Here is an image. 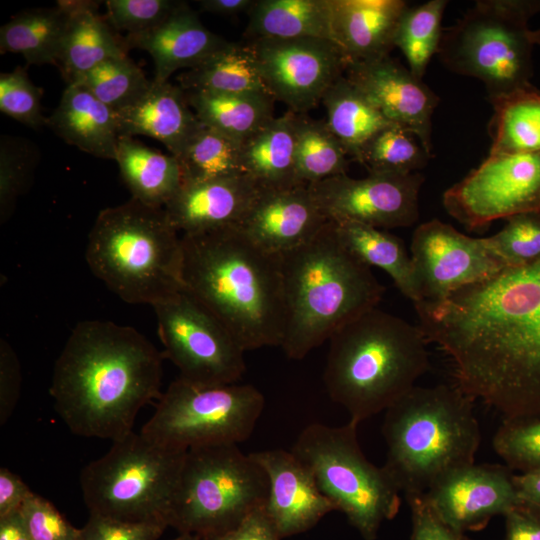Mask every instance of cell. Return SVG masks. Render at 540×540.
Masks as SVG:
<instances>
[{
    "label": "cell",
    "instance_id": "obj_1",
    "mask_svg": "<svg viewBox=\"0 0 540 540\" xmlns=\"http://www.w3.org/2000/svg\"><path fill=\"white\" fill-rule=\"evenodd\" d=\"M414 307L424 337L449 356L463 392L503 419L540 417V262Z\"/></svg>",
    "mask_w": 540,
    "mask_h": 540
},
{
    "label": "cell",
    "instance_id": "obj_2",
    "mask_svg": "<svg viewBox=\"0 0 540 540\" xmlns=\"http://www.w3.org/2000/svg\"><path fill=\"white\" fill-rule=\"evenodd\" d=\"M163 359L133 327L82 321L54 365V408L76 435L119 440L133 431L140 409L161 397Z\"/></svg>",
    "mask_w": 540,
    "mask_h": 540
},
{
    "label": "cell",
    "instance_id": "obj_3",
    "mask_svg": "<svg viewBox=\"0 0 540 540\" xmlns=\"http://www.w3.org/2000/svg\"><path fill=\"white\" fill-rule=\"evenodd\" d=\"M184 287L233 334L245 351L281 346L285 304L281 257L239 227L182 234Z\"/></svg>",
    "mask_w": 540,
    "mask_h": 540
},
{
    "label": "cell",
    "instance_id": "obj_4",
    "mask_svg": "<svg viewBox=\"0 0 540 540\" xmlns=\"http://www.w3.org/2000/svg\"><path fill=\"white\" fill-rule=\"evenodd\" d=\"M285 322L281 348L301 360L342 326L376 308L385 292L369 266L339 240L332 221L280 256Z\"/></svg>",
    "mask_w": 540,
    "mask_h": 540
},
{
    "label": "cell",
    "instance_id": "obj_5",
    "mask_svg": "<svg viewBox=\"0 0 540 540\" xmlns=\"http://www.w3.org/2000/svg\"><path fill=\"white\" fill-rule=\"evenodd\" d=\"M328 341L327 393L358 424L385 411L429 369L428 342L419 326L377 307Z\"/></svg>",
    "mask_w": 540,
    "mask_h": 540
},
{
    "label": "cell",
    "instance_id": "obj_6",
    "mask_svg": "<svg viewBox=\"0 0 540 540\" xmlns=\"http://www.w3.org/2000/svg\"><path fill=\"white\" fill-rule=\"evenodd\" d=\"M384 412L383 467L405 498L422 495L449 472L475 463L481 431L474 399L456 384L415 385Z\"/></svg>",
    "mask_w": 540,
    "mask_h": 540
},
{
    "label": "cell",
    "instance_id": "obj_7",
    "mask_svg": "<svg viewBox=\"0 0 540 540\" xmlns=\"http://www.w3.org/2000/svg\"><path fill=\"white\" fill-rule=\"evenodd\" d=\"M85 258L92 273L127 303L154 306L184 287L181 234L164 208L134 198L99 212Z\"/></svg>",
    "mask_w": 540,
    "mask_h": 540
},
{
    "label": "cell",
    "instance_id": "obj_8",
    "mask_svg": "<svg viewBox=\"0 0 540 540\" xmlns=\"http://www.w3.org/2000/svg\"><path fill=\"white\" fill-rule=\"evenodd\" d=\"M540 0H479L443 29L437 55L450 71L479 79L489 101L532 87L528 22Z\"/></svg>",
    "mask_w": 540,
    "mask_h": 540
},
{
    "label": "cell",
    "instance_id": "obj_9",
    "mask_svg": "<svg viewBox=\"0 0 540 540\" xmlns=\"http://www.w3.org/2000/svg\"><path fill=\"white\" fill-rule=\"evenodd\" d=\"M186 452L133 431L113 441L104 456L81 472L80 485L89 513L170 526Z\"/></svg>",
    "mask_w": 540,
    "mask_h": 540
},
{
    "label": "cell",
    "instance_id": "obj_10",
    "mask_svg": "<svg viewBox=\"0 0 540 540\" xmlns=\"http://www.w3.org/2000/svg\"><path fill=\"white\" fill-rule=\"evenodd\" d=\"M358 423L308 424L291 452L310 470L320 491L345 514L365 540H375L384 522L401 506V491L384 469L370 462L360 447Z\"/></svg>",
    "mask_w": 540,
    "mask_h": 540
},
{
    "label": "cell",
    "instance_id": "obj_11",
    "mask_svg": "<svg viewBox=\"0 0 540 540\" xmlns=\"http://www.w3.org/2000/svg\"><path fill=\"white\" fill-rule=\"evenodd\" d=\"M268 489L263 468L237 444L191 448L182 464L170 526L202 538L224 532L264 506Z\"/></svg>",
    "mask_w": 540,
    "mask_h": 540
},
{
    "label": "cell",
    "instance_id": "obj_12",
    "mask_svg": "<svg viewBox=\"0 0 540 540\" xmlns=\"http://www.w3.org/2000/svg\"><path fill=\"white\" fill-rule=\"evenodd\" d=\"M264 404L261 391L250 384L198 385L177 378L162 393L140 433L185 451L238 444L252 434Z\"/></svg>",
    "mask_w": 540,
    "mask_h": 540
},
{
    "label": "cell",
    "instance_id": "obj_13",
    "mask_svg": "<svg viewBox=\"0 0 540 540\" xmlns=\"http://www.w3.org/2000/svg\"><path fill=\"white\" fill-rule=\"evenodd\" d=\"M163 356L180 379L198 385L238 383L245 350L228 328L185 287L152 306Z\"/></svg>",
    "mask_w": 540,
    "mask_h": 540
},
{
    "label": "cell",
    "instance_id": "obj_14",
    "mask_svg": "<svg viewBox=\"0 0 540 540\" xmlns=\"http://www.w3.org/2000/svg\"><path fill=\"white\" fill-rule=\"evenodd\" d=\"M447 213L473 232L540 211V151L489 156L442 196Z\"/></svg>",
    "mask_w": 540,
    "mask_h": 540
},
{
    "label": "cell",
    "instance_id": "obj_15",
    "mask_svg": "<svg viewBox=\"0 0 540 540\" xmlns=\"http://www.w3.org/2000/svg\"><path fill=\"white\" fill-rule=\"evenodd\" d=\"M272 97L296 114L313 109L349 65L332 41L319 38H262L250 43Z\"/></svg>",
    "mask_w": 540,
    "mask_h": 540
},
{
    "label": "cell",
    "instance_id": "obj_16",
    "mask_svg": "<svg viewBox=\"0 0 540 540\" xmlns=\"http://www.w3.org/2000/svg\"><path fill=\"white\" fill-rule=\"evenodd\" d=\"M410 256L420 303L440 302L455 291L488 280L508 268L490 248L486 237H470L438 219L415 229Z\"/></svg>",
    "mask_w": 540,
    "mask_h": 540
},
{
    "label": "cell",
    "instance_id": "obj_17",
    "mask_svg": "<svg viewBox=\"0 0 540 540\" xmlns=\"http://www.w3.org/2000/svg\"><path fill=\"white\" fill-rule=\"evenodd\" d=\"M422 174H368L364 178L330 177L308 187L324 216L379 229L409 227L419 219Z\"/></svg>",
    "mask_w": 540,
    "mask_h": 540
},
{
    "label": "cell",
    "instance_id": "obj_18",
    "mask_svg": "<svg viewBox=\"0 0 540 540\" xmlns=\"http://www.w3.org/2000/svg\"><path fill=\"white\" fill-rule=\"evenodd\" d=\"M512 470L499 464H470L436 481L423 499L437 517L465 533L479 531L518 505Z\"/></svg>",
    "mask_w": 540,
    "mask_h": 540
},
{
    "label": "cell",
    "instance_id": "obj_19",
    "mask_svg": "<svg viewBox=\"0 0 540 540\" xmlns=\"http://www.w3.org/2000/svg\"><path fill=\"white\" fill-rule=\"evenodd\" d=\"M346 78L391 123L413 132L432 156V116L439 97L390 56L348 65Z\"/></svg>",
    "mask_w": 540,
    "mask_h": 540
},
{
    "label": "cell",
    "instance_id": "obj_20",
    "mask_svg": "<svg viewBox=\"0 0 540 540\" xmlns=\"http://www.w3.org/2000/svg\"><path fill=\"white\" fill-rule=\"evenodd\" d=\"M250 455L267 475L265 511L281 539L311 529L329 512L336 511L310 470L291 450L271 449Z\"/></svg>",
    "mask_w": 540,
    "mask_h": 540
},
{
    "label": "cell",
    "instance_id": "obj_21",
    "mask_svg": "<svg viewBox=\"0 0 540 540\" xmlns=\"http://www.w3.org/2000/svg\"><path fill=\"white\" fill-rule=\"evenodd\" d=\"M308 185L263 191L240 230L264 251L282 256L311 240L328 223Z\"/></svg>",
    "mask_w": 540,
    "mask_h": 540
},
{
    "label": "cell",
    "instance_id": "obj_22",
    "mask_svg": "<svg viewBox=\"0 0 540 540\" xmlns=\"http://www.w3.org/2000/svg\"><path fill=\"white\" fill-rule=\"evenodd\" d=\"M263 191L248 175L186 183L164 209L181 235L239 227Z\"/></svg>",
    "mask_w": 540,
    "mask_h": 540
},
{
    "label": "cell",
    "instance_id": "obj_23",
    "mask_svg": "<svg viewBox=\"0 0 540 540\" xmlns=\"http://www.w3.org/2000/svg\"><path fill=\"white\" fill-rule=\"evenodd\" d=\"M128 50L138 48L153 58V80L169 81L178 69L194 68L212 54L226 46L229 41L208 30L198 14L186 2L157 27L124 38Z\"/></svg>",
    "mask_w": 540,
    "mask_h": 540
},
{
    "label": "cell",
    "instance_id": "obj_24",
    "mask_svg": "<svg viewBox=\"0 0 540 540\" xmlns=\"http://www.w3.org/2000/svg\"><path fill=\"white\" fill-rule=\"evenodd\" d=\"M115 114L119 135L152 137L176 158L201 126L186 92L169 81L151 80L135 102Z\"/></svg>",
    "mask_w": 540,
    "mask_h": 540
},
{
    "label": "cell",
    "instance_id": "obj_25",
    "mask_svg": "<svg viewBox=\"0 0 540 540\" xmlns=\"http://www.w3.org/2000/svg\"><path fill=\"white\" fill-rule=\"evenodd\" d=\"M336 45L349 64L389 56L404 0H330Z\"/></svg>",
    "mask_w": 540,
    "mask_h": 540
},
{
    "label": "cell",
    "instance_id": "obj_26",
    "mask_svg": "<svg viewBox=\"0 0 540 540\" xmlns=\"http://www.w3.org/2000/svg\"><path fill=\"white\" fill-rule=\"evenodd\" d=\"M47 125L66 143L98 158H115L119 130L115 111L84 87L67 84Z\"/></svg>",
    "mask_w": 540,
    "mask_h": 540
},
{
    "label": "cell",
    "instance_id": "obj_27",
    "mask_svg": "<svg viewBox=\"0 0 540 540\" xmlns=\"http://www.w3.org/2000/svg\"><path fill=\"white\" fill-rule=\"evenodd\" d=\"M69 13L58 68L67 84L98 64L127 56L124 38L118 37L96 1L61 0Z\"/></svg>",
    "mask_w": 540,
    "mask_h": 540
},
{
    "label": "cell",
    "instance_id": "obj_28",
    "mask_svg": "<svg viewBox=\"0 0 540 540\" xmlns=\"http://www.w3.org/2000/svg\"><path fill=\"white\" fill-rule=\"evenodd\" d=\"M297 119L288 110L242 144L245 174L265 191L303 185L296 173Z\"/></svg>",
    "mask_w": 540,
    "mask_h": 540
},
{
    "label": "cell",
    "instance_id": "obj_29",
    "mask_svg": "<svg viewBox=\"0 0 540 540\" xmlns=\"http://www.w3.org/2000/svg\"><path fill=\"white\" fill-rule=\"evenodd\" d=\"M114 160L131 198L146 205L164 208L182 186L179 160L133 137L119 135Z\"/></svg>",
    "mask_w": 540,
    "mask_h": 540
},
{
    "label": "cell",
    "instance_id": "obj_30",
    "mask_svg": "<svg viewBox=\"0 0 540 540\" xmlns=\"http://www.w3.org/2000/svg\"><path fill=\"white\" fill-rule=\"evenodd\" d=\"M247 15L252 40L309 37L335 43L330 0H255Z\"/></svg>",
    "mask_w": 540,
    "mask_h": 540
},
{
    "label": "cell",
    "instance_id": "obj_31",
    "mask_svg": "<svg viewBox=\"0 0 540 540\" xmlns=\"http://www.w3.org/2000/svg\"><path fill=\"white\" fill-rule=\"evenodd\" d=\"M177 81L186 92L270 94L250 43L229 42L198 66L180 74Z\"/></svg>",
    "mask_w": 540,
    "mask_h": 540
},
{
    "label": "cell",
    "instance_id": "obj_32",
    "mask_svg": "<svg viewBox=\"0 0 540 540\" xmlns=\"http://www.w3.org/2000/svg\"><path fill=\"white\" fill-rule=\"evenodd\" d=\"M186 95L191 108L203 125L240 144L275 118V99L268 93L186 92Z\"/></svg>",
    "mask_w": 540,
    "mask_h": 540
},
{
    "label": "cell",
    "instance_id": "obj_33",
    "mask_svg": "<svg viewBox=\"0 0 540 540\" xmlns=\"http://www.w3.org/2000/svg\"><path fill=\"white\" fill-rule=\"evenodd\" d=\"M69 13L61 1L14 15L0 29L1 53L23 55L29 64L58 67Z\"/></svg>",
    "mask_w": 540,
    "mask_h": 540
},
{
    "label": "cell",
    "instance_id": "obj_34",
    "mask_svg": "<svg viewBox=\"0 0 540 540\" xmlns=\"http://www.w3.org/2000/svg\"><path fill=\"white\" fill-rule=\"evenodd\" d=\"M341 243L362 263L384 270L413 304L421 301L411 256L387 230L354 222H333Z\"/></svg>",
    "mask_w": 540,
    "mask_h": 540
},
{
    "label": "cell",
    "instance_id": "obj_35",
    "mask_svg": "<svg viewBox=\"0 0 540 540\" xmlns=\"http://www.w3.org/2000/svg\"><path fill=\"white\" fill-rule=\"evenodd\" d=\"M331 132L355 160L364 144L393 124L346 78H338L322 98Z\"/></svg>",
    "mask_w": 540,
    "mask_h": 540
},
{
    "label": "cell",
    "instance_id": "obj_36",
    "mask_svg": "<svg viewBox=\"0 0 540 540\" xmlns=\"http://www.w3.org/2000/svg\"><path fill=\"white\" fill-rule=\"evenodd\" d=\"M489 154L540 151V91L535 87L491 101Z\"/></svg>",
    "mask_w": 540,
    "mask_h": 540
},
{
    "label": "cell",
    "instance_id": "obj_37",
    "mask_svg": "<svg viewBox=\"0 0 540 540\" xmlns=\"http://www.w3.org/2000/svg\"><path fill=\"white\" fill-rule=\"evenodd\" d=\"M347 152L326 121L298 114L296 173L300 184L309 185L346 174Z\"/></svg>",
    "mask_w": 540,
    "mask_h": 540
},
{
    "label": "cell",
    "instance_id": "obj_38",
    "mask_svg": "<svg viewBox=\"0 0 540 540\" xmlns=\"http://www.w3.org/2000/svg\"><path fill=\"white\" fill-rule=\"evenodd\" d=\"M177 159L182 184L246 175L242 144L202 123Z\"/></svg>",
    "mask_w": 540,
    "mask_h": 540
},
{
    "label": "cell",
    "instance_id": "obj_39",
    "mask_svg": "<svg viewBox=\"0 0 540 540\" xmlns=\"http://www.w3.org/2000/svg\"><path fill=\"white\" fill-rule=\"evenodd\" d=\"M446 0H430L408 6L404 11L395 36V47L405 56L408 68L423 80L432 57L437 54L443 28L441 26Z\"/></svg>",
    "mask_w": 540,
    "mask_h": 540
},
{
    "label": "cell",
    "instance_id": "obj_40",
    "mask_svg": "<svg viewBox=\"0 0 540 540\" xmlns=\"http://www.w3.org/2000/svg\"><path fill=\"white\" fill-rule=\"evenodd\" d=\"M430 157L413 132L391 124L364 144L355 161L363 165L368 174L406 175L422 169Z\"/></svg>",
    "mask_w": 540,
    "mask_h": 540
},
{
    "label": "cell",
    "instance_id": "obj_41",
    "mask_svg": "<svg viewBox=\"0 0 540 540\" xmlns=\"http://www.w3.org/2000/svg\"><path fill=\"white\" fill-rule=\"evenodd\" d=\"M73 83L84 87L102 103L118 111L135 102L149 87L151 80L125 56L98 64Z\"/></svg>",
    "mask_w": 540,
    "mask_h": 540
},
{
    "label": "cell",
    "instance_id": "obj_42",
    "mask_svg": "<svg viewBox=\"0 0 540 540\" xmlns=\"http://www.w3.org/2000/svg\"><path fill=\"white\" fill-rule=\"evenodd\" d=\"M36 149L25 139L2 136L0 141V215L5 222L29 186L36 167Z\"/></svg>",
    "mask_w": 540,
    "mask_h": 540
},
{
    "label": "cell",
    "instance_id": "obj_43",
    "mask_svg": "<svg viewBox=\"0 0 540 540\" xmlns=\"http://www.w3.org/2000/svg\"><path fill=\"white\" fill-rule=\"evenodd\" d=\"M507 267L540 262V211L514 215L496 234L486 237Z\"/></svg>",
    "mask_w": 540,
    "mask_h": 540
},
{
    "label": "cell",
    "instance_id": "obj_44",
    "mask_svg": "<svg viewBox=\"0 0 540 540\" xmlns=\"http://www.w3.org/2000/svg\"><path fill=\"white\" fill-rule=\"evenodd\" d=\"M492 447L511 470L540 468V417L503 419Z\"/></svg>",
    "mask_w": 540,
    "mask_h": 540
},
{
    "label": "cell",
    "instance_id": "obj_45",
    "mask_svg": "<svg viewBox=\"0 0 540 540\" xmlns=\"http://www.w3.org/2000/svg\"><path fill=\"white\" fill-rule=\"evenodd\" d=\"M42 94L23 67L0 74V111L33 129L48 123L41 112Z\"/></svg>",
    "mask_w": 540,
    "mask_h": 540
},
{
    "label": "cell",
    "instance_id": "obj_46",
    "mask_svg": "<svg viewBox=\"0 0 540 540\" xmlns=\"http://www.w3.org/2000/svg\"><path fill=\"white\" fill-rule=\"evenodd\" d=\"M182 1L108 0L105 17L116 31L135 35L149 31L164 22Z\"/></svg>",
    "mask_w": 540,
    "mask_h": 540
},
{
    "label": "cell",
    "instance_id": "obj_47",
    "mask_svg": "<svg viewBox=\"0 0 540 540\" xmlns=\"http://www.w3.org/2000/svg\"><path fill=\"white\" fill-rule=\"evenodd\" d=\"M31 540H79L80 529L66 520L55 506L32 493L20 508Z\"/></svg>",
    "mask_w": 540,
    "mask_h": 540
},
{
    "label": "cell",
    "instance_id": "obj_48",
    "mask_svg": "<svg viewBox=\"0 0 540 540\" xmlns=\"http://www.w3.org/2000/svg\"><path fill=\"white\" fill-rule=\"evenodd\" d=\"M168 526L153 522L121 521L90 514L79 540H157Z\"/></svg>",
    "mask_w": 540,
    "mask_h": 540
},
{
    "label": "cell",
    "instance_id": "obj_49",
    "mask_svg": "<svg viewBox=\"0 0 540 540\" xmlns=\"http://www.w3.org/2000/svg\"><path fill=\"white\" fill-rule=\"evenodd\" d=\"M411 512L410 540H470L441 521L422 495L405 498Z\"/></svg>",
    "mask_w": 540,
    "mask_h": 540
},
{
    "label": "cell",
    "instance_id": "obj_50",
    "mask_svg": "<svg viewBox=\"0 0 540 540\" xmlns=\"http://www.w3.org/2000/svg\"><path fill=\"white\" fill-rule=\"evenodd\" d=\"M21 367L19 359L5 340L0 341V424L12 415L20 396Z\"/></svg>",
    "mask_w": 540,
    "mask_h": 540
},
{
    "label": "cell",
    "instance_id": "obj_51",
    "mask_svg": "<svg viewBox=\"0 0 540 540\" xmlns=\"http://www.w3.org/2000/svg\"><path fill=\"white\" fill-rule=\"evenodd\" d=\"M265 511V505L247 514L237 525L224 532L205 536L202 540H280Z\"/></svg>",
    "mask_w": 540,
    "mask_h": 540
},
{
    "label": "cell",
    "instance_id": "obj_52",
    "mask_svg": "<svg viewBox=\"0 0 540 540\" xmlns=\"http://www.w3.org/2000/svg\"><path fill=\"white\" fill-rule=\"evenodd\" d=\"M32 493L20 476L6 467H1L0 516L19 510Z\"/></svg>",
    "mask_w": 540,
    "mask_h": 540
},
{
    "label": "cell",
    "instance_id": "obj_53",
    "mask_svg": "<svg viewBox=\"0 0 540 540\" xmlns=\"http://www.w3.org/2000/svg\"><path fill=\"white\" fill-rule=\"evenodd\" d=\"M504 540H540V518L516 507L505 516Z\"/></svg>",
    "mask_w": 540,
    "mask_h": 540
},
{
    "label": "cell",
    "instance_id": "obj_54",
    "mask_svg": "<svg viewBox=\"0 0 540 540\" xmlns=\"http://www.w3.org/2000/svg\"><path fill=\"white\" fill-rule=\"evenodd\" d=\"M518 505L540 518V468L513 475Z\"/></svg>",
    "mask_w": 540,
    "mask_h": 540
},
{
    "label": "cell",
    "instance_id": "obj_55",
    "mask_svg": "<svg viewBox=\"0 0 540 540\" xmlns=\"http://www.w3.org/2000/svg\"><path fill=\"white\" fill-rule=\"evenodd\" d=\"M255 0H201L198 1L200 8L208 13L233 16L240 13H248Z\"/></svg>",
    "mask_w": 540,
    "mask_h": 540
},
{
    "label": "cell",
    "instance_id": "obj_56",
    "mask_svg": "<svg viewBox=\"0 0 540 540\" xmlns=\"http://www.w3.org/2000/svg\"><path fill=\"white\" fill-rule=\"evenodd\" d=\"M0 540H31L20 509L0 516Z\"/></svg>",
    "mask_w": 540,
    "mask_h": 540
},
{
    "label": "cell",
    "instance_id": "obj_57",
    "mask_svg": "<svg viewBox=\"0 0 540 540\" xmlns=\"http://www.w3.org/2000/svg\"><path fill=\"white\" fill-rule=\"evenodd\" d=\"M172 540H202V537L192 533H180L179 536Z\"/></svg>",
    "mask_w": 540,
    "mask_h": 540
},
{
    "label": "cell",
    "instance_id": "obj_58",
    "mask_svg": "<svg viewBox=\"0 0 540 540\" xmlns=\"http://www.w3.org/2000/svg\"><path fill=\"white\" fill-rule=\"evenodd\" d=\"M531 39L534 45L540 46V28L537 30H531Z\"/></svg>",
    "mask_w": 540,
    "mask_h": 540
}]
</instances>
